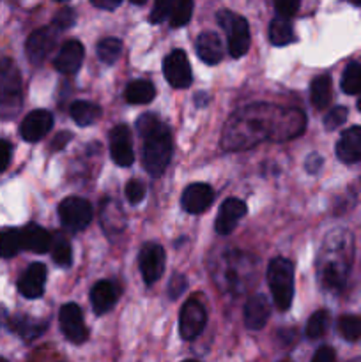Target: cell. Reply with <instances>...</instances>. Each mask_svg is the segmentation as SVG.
Wrapping results in <instances>:
<instances>
[{
  "mask_svg": "<svg viewBox=\"0 0 361 362\" xmlns=\"http://www.w3.org/2000/svg\"><path fill=\"white\" fill-rule=\"evenodd\" d=\"M283 108L253 105L234 113L223 129L222 145L229 151H243L262 140L278 141V126Z\"/></svg>",
  "mask_w": 361,
  "mask_h": 362,
  "instance_id": "1",
  "label": "cell"
},
{
  "mask_svg": "<svg viewBox=\"0 0 361 362\" xmlns=\"http://www.w3.org/2000/svg\"><path fill=\"white\" fill-rule=\"evenodd\" d=\"M144 168L151 173L152 177H159L168 166L170 158H172V133L165 124L152 131L149 136L144 138Z\"/></svg>",
  "mask_w": 361,
  "mask_h": 362,
  "instance_id": "2",
  "label": "cell"
},
{
  "mask_svg": "<svg viewBox=\"0 0 361 362\" xmlns=\"http://www.w3.org/2000/svg\"><path fill=\"white\" fill-rule=\"evenodd\" d=\"M268 283L275 306L287 311L294 299V265L287 258H275L269 262Z\"/></svg>",
  "mask_w": 361,
  "mask_h": 362,
  "instance_id": "3",
  "label": "cell"
},
{
  "mask_svg": "<svg viewBox=\"0 0 361 362\" xmlns=\"http://www.w3.org/2000/svg\"><path fill=\"white\" fill-rule=\"evenodd\" d=\"M21 110V76L13 60H0V117L14 119Z\"/></svg>",
  "mask_w": 361,
  "mask_h": 362,
  "instance_id": "4",
  "label": "cell"
},
{
  "mask_svg": "<svg viewBox=\"0 0 361 362\" xmlns=\"http://www.w3.org/2000/svg\"><path fill=\"white\" fill-rule=\"evenodd\" d=\"M218 23L219 27L225 28L227 32L230 55H232L234 59H239V57L246 55L251 42L250 27H248L246 18L230 13V11H219Z\"/></svg>",
  "mask_w": 361,
  "mask_h": 362,
  "instance_id": "5",
  "label": "cell"
},
{
  "mask_svg": "<svg viewBox=\"0 0 361 362\" xmlns=\"http://www.w3.org/2000/svg\"><path fill=\"white\" fill-rule=\"evenodd\" d=\"M92 211L91 202L80 197H69L66 200L60 202L59 205V218L64 228L71 230V232H80L85 230L92 221Z\"/></svg>",
  "mask_w": 361,
  "mask_h": 362,
  "instance_id": "6",
  "label": "cell"
},
{
  "mask_svg": "<svg viewBox=\"0 0 361 362\" xmlns=\"http://www.w3.org/2000/svg\"><path fill=\"white\" fill-rule=\"evenodd\" d=\"M207 322V311H205L204 304L197 299H190L183 304L179 315V332L180 338L190 341L195 339L205 327Z\"/></svg>",
  "mask_w": 361,
  "mask_h": 362,
  "instance_id": "7",
  "label": "cell"
},
{
  "mask_svg": "<svg viewBox=\"0 0 361 362\" xmlns=\"http://www.w3.org/2000/svg\"><path fill=\"white\" fill-rule=\"evenodd\" d=\"M163 74L173 88H188L193 81L190 60L183 49H173L163 60Z\"/></svg>",
  "mask_w": 361,
  "mask_h": 362,
  "instance_id": "8",
  "label": "cell"
},
{
  "mask_svg": "<svg viewBox=\"0 0 361 362\" xmlns=\"http://www.w3.org/2000/svg\"><path fill=\"white\" fill-rule=\"evenodd\" d=\"M59 322L60 329H62V334L66 336L71 343L81 345V343L87 341L88 331L87 327H85L84 315H81V310L78 304H64V306L60 308Z\"/></svg>",
  "mask_w": 361,
  "mask_h": 362,
  "instance_id": "9",
  "label": "cell"
},
{
  "mask_svg": "<svg viewBox=\"0 0 361 362\" xmlns=\"http://www.w3.org/2000/svg\"><path fill=\"white\" fill-rule=\"evenodd\" d=\"M138 264H140L144 281L147 285H152L161 278L163 271H165V250L159 244L147 243L138 255Z\"/></svg>",
  "mask_w": 361,
  "mask_h": 362,
  "instance_id": "10",
  "label": "cell"
},
{
  "mask_svg": "<svg viewBox=\"0 0 361 362\" xmlns=\"http://www.w3.org/2000/svg\"><path fill=\"white\" fill-rule=\"evenodd\" d=\"M55 45H57L55 28L52 27L38 28V30H34L30 35H28L27 45H25L28 60H30L34 66H39V64H42L46 59H48V55L53 52Z\"/></svg>",
  "mask_w": 361,
  "mask_h": 362,
  "instance_id": "11",
  "label": "cell"
},
{
  "mask_svg": "<svg viewBox=\"0 0 361 362\" xmlns=\"http://www.w3.org/2000/svg\"><path fill=\"white\" fill-rule=\"evenodd\" d=\"M110 154L115 165L131 166L134 161L133 144H131L130 127L119 124L110 131Z\"/></svg>",
  "mask_w": 361,
  "mask_h": 362,
  "instance_id": "12",
  "label": "cell"
},
{
  "mask_svg": "<svg viewBox=\"0 0 361 362\" xmlns=\"http://www.w3.org/2000/svg\"><path fill=\"white\" fill-rule=\"evenodd\" d=\"M53 127V115L46 110H34V112L28 113L23 119L20 127V134L25 141H34L42 140L46 134L50 133V129Z\"/></svg>",
  "mask_w": 361,
  "mask_h": 362,
  "instance_id": "13",
  "label": "cell"
},
{
  "mask_svg": "<svg viewBox=\"0 0 361 362\" xmlns=\"http://www.w3.org/2000/svg\"><path fill=\"white\" fill-rule=\"evenodd\" d=\"M212 200H214V191L209 184H190V186L184 189L183 198H180V204L183 209L190 214H202L204 211H207L211 207Z\"/></svg>",
  "mask_w": 361,
  "mask_h": 362,
  "instance_id": "14",
  "label": "cell"
},
{
  "mask_svg": "<svg viewBox=\"0 0 361 362\" xmlns=\"http://www.w3.org/2000/svg\"><path fill=\"white\" fill-rule=\"evenodd\" d=\"M85 57V48L80 41L76 39H71V41H66L60 48L59 55L53 60V66L59 73L62 74H74L84 64Z\"/></svg>",
  "mask_w": 361,
  "mask_h": 362,
  "instance_id": "15",
  "label": "cell"
},
{
  "mask_svg": "<svg viewBox=\"0 0 361 362\" xmlns=\"http://www.w3.org/2000/svg\"><path fill=\"white\" fill-rule=\"evenodd\" d=\"M246 214V204L237 198H227L225 202L219 207L218 216H216V232L219 235H227V233L234 232V228L237 226L241 218H244Z\"/></svg>",
  "mask_w": 361,
  "mask_h": 362,
  "instance_id": "16",
  "label": "cell"
},
{
  "mask_svg": "<svg viewBox=\"0 0 361 362\" xmlns=\"http://www.w3.org/2000/svg\"><path fill=\"white\" fill-rule=\"evenodd\" d=\"M46 285V267L42 264H32L27 271L21 274L18 281V290L27 299H38L45 293Z\"/></svg>",
  "mask_w": 361,
  "mask_h": 362,
  "instance_id": "17",
  "label": "cell"
},
{
  "mask_svg": "<svg viewBox=\"0 0 361 362\" xmlns=\"http://www.w3.org/2000/svg\"><path fill=\"white\" fill-rule=\"evenodd\" d=\"M336 156L343 163L361 161V126H353L345 129L336 144Z\"/></svg>",
  "mask_w": 361,
  "mask_h": 362,
  "instance_id": "18",
  "label": "cell"
},
{
  "mask_svg": "<svg viewBox=\"0 0 361 362\" xmlns=\"http://www.w3.org/2000/svg\"><path fill=\"white\" fill-rule=\"evenodd\" d=\"M195 48H197L202 62L209 64V66H214L223 59V42L214 32H202L197 37Z\"/></svg>",
  "mask_w": 361,
  "mask_h": 362,
  "instance_id": "19",
  "label": "cell"
},
{
  "mask_svg": "<svg viewBox=\"0 0 361 362\" xmlns=\"http://www.w3.org/2000/svg\"><path fill=\"white\" fill-rule=\"evenodd\" d=\"M269 320V303L265 299V296L262 293H257V296L250 297L244 306V324H246L248 329H253V331H258V329L264 327Z\"/></svg>",
  "mask_w": 361,
  "mask_h": 362,
  "instance_id": "20",
  "label": "cell"
},
{
  "mask_svg": "<svg viewBox=\"0 0 361 362\" xmlns=\"http://www.w3.org/2000/svg\"><path fill=\"white\" fill-rule=\"evenodd\" d=\"M117 303V288L108 279H101L91 290V304L96 315L108 313Z\"/></svg>",
  "mask_w": 361,
  "mask_h": 362,
  "instance_id": "21",
  "label": "cell"
},
{
  "mask_svg": "<svg viewBox=\"0 0 361 362\" xmlns=\"http://www.w3.org/2000/svg\"><path fill=\"white\" fill-rule=\"evenodd\" d=\"M20 233L23 250L34 251V253H46L52 247V235L42 226L30 223L23 230H20Z\"/></svg>",
  "mask_w": 361,
  "mask_h": 362,
  "instance_id": "22",
  "label": "cell"
},
{
  "mask_svg": "<svg viewBox=\"0 0 361 362\" xmlns=\"http://www.w3.org/2000/svg\"><path fill=\"white\" fill-rule=\"evenodd\" d=\"M156 87L147 80H134L126 87L124 98L130 105H147L154 99Z\"/></svg>",
  "mask_w": 361,
  "mask_h": 362,
  "instance_id": "23",
  "label": "cell"
},
{
  "mask_svg": "<svg viewBox=\"0 0 361 362\" xmlns=\"http://www.w3.org/2000/svg\"><path fill=\"white\" fill-rule=\"evenodd\" d=\"M11 331L16 332L18 336H21L27 341H32L38 336H41L45 332L46 324L41 320H35V318L30 317H14L13 320L9 322Z\"/></svg>",
  "mask_w": 361,
  "mask_h": 362,
  "instance_id": "24",
  "label": "cell"
},
{
  "mask_svg": "<svg viewBox=\"0 0 361 362\" xmlns=\"http://www.w3.org/2000/svg\"><path fill=\"white\" fill-rule=\"evenodd\" d=\"M101 223L106 233H119L124 228V219L120 207L113 200H106L101 207Z\"/></svg>",
  "mask_w": 361,
  "mask_h": 362,
  "instance_id": "25",
  "label": "cell"
},
{
  "mask_svg": "<svg viewBox=\"0 0 361 362\" xmlns=\"http://www.w3.org/2000/svg\"><path fill=\"white\" fill-rule=\"evenodd\" d=\"M69 112L78 126H91L101 117V108L91 101H74Z\"/></svg>",
  "mask_w": 361,
  "mask_h": 362,
  "instance_id": "26",
  "label": "cell"
},
{
  "mask_svg": "<svg viewBox=\"0 0 361 362\" xmlns=\"http://www.w3.org/2000/svg\"><path fill=\"white\" fill-rule=\"evenodd\" d=\"M311 105L317 110H324L331 101V78L328 74H321L311 81L310 87Z\"/></svg>",
  "mask_w": 361,
  "mask_h": 362,
  "instance_id": "27",
  "label": "cell"
},
{
  "mask_svg": "<svg viewBox=\"0 0 361 362\" xmlns=\"http://www.w3.org/2000/svg\"><path fill=\"white\" fill-rule=\"evenodd\" d=\"M52 257L53 262L60 267H69L73 262V251H71V243L66 233L55 232L52 237Z\"/></svg>",
  "mask_w": 361,
  "mask_h": 362,
  "instance_id": "28",
  "label": "cell"
},
{
  "mask_svg": "<svg viewBox=\"0 0 361 362\" xmlns=\"http://www.w3.org/2000/svg\"><path fill=\"white\" fill-rule=\"evenodd\" d=\"M294 39V28L292 23L285 18H278L269 23V41L275 46H287L290 45Z\"/></svg>",
  "mask_w": 361,
  "mask_h": 362,
  "instance_id": "29",
  "label": "cell"
},
{
  "mask_svg": "<svg viewBox=\"0 0 361 362\" xmlns=\"http://www.w3.org/2000/svg\"><path fill=\"white\" fill-rule=\"evenodd\" d=\"M20 250H23L20 230H0V258L14 257Z\"/></svg>",
  "mask_w": 361,
  "mask_h": 362,
  "instance_id": "30",
  "label": "cell"
},
{
  "mask_svg": "<svg viewBox=\"0 0 361 362\" xmlns=\"http://www.w3.org/2000/svg\"><path fill=\"white\" fill-rule=\"evenodd\" d=\"M342 90L345 94H360L361 92V64L353 62L345 67L342 74Z\"/></svg>",
  "mask_w": 361,
  "mask_h": 362,
  "instance_id": "31",
  "label": "cell"
},
{
  "mask_svg": "<svg viewBox=\"0 0 361 362\" xmlns=\"http://www.w3.org/2000/svg\"><path fill=\"white\" fill-rule=\"evenodd\" d=\"M120 53H122V42L117 37H106L98 45V57L105 64L117 62Z\"/></svg>",
  "mask_w": 361,
  "mask_h": 362,
  "instance_id": "32",
  "label": "cell"
},
{
  "mask_svg": "<svg viewBox=\"0 0 361 362\" xmlns=\"http://www.w3.org/2000/svg\"><path fill=\"white\" fill-rule=\"evenodd\" d=\"M328 325H329V313L326 310H319L308 318L306 322V336L310 339H317L321 338L322 334H326L328 331Z\"/></svg>",
  "mask_w": 361,
  "mask_h": 362,
  "instance_id": "33",
  "label": "cell"
},
{
  "mask_svg": "<svg viewBox=\"0 0 361 362\" xmlns=\"http://www.w3.org/2000/svg\"><path fill=\"white\" fill-rule=\"evenodd\" d=\"M338 331L347 341H356L361 338V317L357 315H343L338 320Z\"/></svg>",
  "mask_w": 361,
  "mask_h": 362,
  "instance_id": "34",
  "label": "cell"
},
{
  "mask_svg": "<svg viewBox=\"0 0 361 362\" xmlns=\"http://www.w3.org/2000/svg\"><path fill=\"white\" fill-rule=\"evenodd\" d=\"M191 13H193V2L191 0H180L173 4L172 14H170V25L172 27H183L190 21Z\"/></svg>",
  "mask_w": 361,
  "mask_h": 362,
  "instance_id": "35",
  "label": "cell"
},
{
  "mask_svg": "<svg viewBox=\"0 0 361 362\" xmlns=\"http://www.w3.org/2000/svg\"><path fill=\"white\" fill-rule=\"evenodd\" d=\"M173 4L176 2H172V0H158V2L152 6L149 21H151V23H161V21H165L166 18H170V14H172Z\"/></svg>",
  "mask_w": 361,
  "mask_h": 362,
  "instance_id": "36",
  "label": "cell"
},
{
  "mask_svg": "<svg viewBox=\"0 0 361 362\" xmlns=\"http://www.w3.org/2000/svg\"><path fill=\"white\" fill-rule=\"evenodd\" d=\"M161 124L163 122L154 115V113H144V115H140L137 119V129H138V133L145 138V136H149L152 131L158 129Z\"/></svg>",
  "mask_w": 361,
  "mask_h": 362,
  "instance_id": "37",
  "label": "cell"
},
{
  "mask_svg": "<svg viewBox=\"0 0 361 362\" xmlns=\"http://www.w3.org/2000/svg\"><path fill=\"white\" fill-rule=\"evenodd\" d=\"M347 120V108L345 106H335L333 110H329V113H326L324 117V126L328 131L336 129V127L342 126Z\"/></svg>",
  "mask_w": 361,
  "mask_h": 362,
  "instance_id": "38",
  "label": "cell"
},
{
  "mask_svg": "<svg viewBox=\"0 0 361 362\" xmlns=\"http://www.w3.org/2000/svg\"><path fill=\"white\" fill-rule=\"evenodd\" d=\"M126 198L131 205H138L145 198V186L144 182L137 179H131L126 184Z\"/></svg>",
  "mask_w": 361,
  "mask_h": 362,
  "instance_id": "39",
  "label": "cell"
},
{
  "mask_svg": "<svg viewBox=\"0 0 361 362\" xmlns=\"http://www.w3.org/2000/svg\"><path fill=\"white\" fill-rule=\"evenodd\" d=\"M73 23H74V11L71 9V7H64V9H60L59 13H57V16L53 18V28H57V30L60 32L69 28Z\"/></svg>",
  "mask_w": 361,
  "mask_h": 362,
  "instance_id": "40",
  "label": "cell"
},
{
  "mask_svg": "<svg viewBox=\"0 0 361 362\" xmlns=\"http://www.w3.org/2000/svg\"><path fill=\"white\" fill-rule=\"evenodd\" d=\"M297 9H299V2L297 0H282V2L275 4V11L278 14V18H285V20L292 18L297 13Z\"/></svg>",
  "mask_w": 361,
  "mask_h": 362,
  "instance_id": "41",
  "label": "cell"
},
{
  "mask_svg": "<svg viewBox=\"0 0 361 362\" xmlns=\"http://www.w3.org/2000/svg\"><path fill=\"white\" fill-rule=\"evenodd\" d=\"M184 290H186V278H184L183 274H173L168 283L170 299H177V297H180V293H183Z\"/></svg>",
  "mask_w": 361,
  "mask_h": 362,
  "instance_id": "42",
  "label": "cell"
},
{
  "mask_svg": "<svg viewBox=\"0 0 361 362\" xmlns=\"http://www.w3.org/2000/svg\"><path fill=\"white\" fill-rule=\"evenodd\" d=\"M311 362H336V354L331 346H321V349L315 352Z\"/></svg>",
  "mask_w": 361,
  "mask_h": 362,
  "instance_id": "43",
  "label": "cell"
},
{
  "mask_svg": "<svg viewBox=\"0 0 361 362\" xmlns=\"http://www.w3.org/2000/svg\"><path fill=\"white\" fill-rule=\"evenodd\" d=\"M9 161H11V145L7 144V141L0 140V172H4V170L9 166Z\"/></svg>",
  "mask_w": 361,
  "mask_h": 362,
  "instance_id": "44",
  "label": "cell"
},
{
  "mask_svg": "<svg viewBox=\"0 0 361 362\" xmlns=\"http://www.w3.org/2000/svg\"><path fill=\"white\" fill-rule=\"evenodd\" d=\"M71 138H73V134L67 133V131H64V133H59L55 136V140H53L52 148H53V151H60V148H64L67 144H69Z\"/></svg>",
  "mask_w": 361,
  "mask_h": 362,
  "instance_id": "45",
  "label": "cell"
},
{
  "mask_svg": "<svg viewBox=\"0 0 361 362\" xmlns=\"http://www.w3.org/2000/svg\"><path fill=\"white\" fill-rule=\"evenodd\" d=\"M92 6L98 7V9L113 11L120 6V0H92Z\"/></svg>",
  "mask_w": 361,
  "mask_h": 362,
  "instance_id": "46",
  "label": "cell"
},
{
  "mask_svg": "<svg viewBox=\"0 0 361 362\" xmlns=\"http://www.w3.org/2000/svg\"><path fill=\"white\" fill-rule=\"evenodd\" d=\"M322 166V158L319 154H311V156H308V159H306V170L310 173H315L317 172L319 168H321Z\"/></svg>",
  "mask_w": 361,
  "mask_h": 362,
  "instance_id": "47",
  "label": "cell"
},
{
  "mask_svg": "<svg viewBox=\"0 0 361 362\" xmlns=\"http://www.w3.org/2000/svg\"><path fill=\"white\" fill-rule=\"evenodd\" d=\"M357 110H360V112H361V98L357 99Z\"/></svg>",
  "mask_w": 361,
  "mask_h": 362,
  "instance_id": "48",
  "label": "cell"
},
{
  "mask_svg": "<svg viewBox=\"0 0 361 362\" xmlns=\"http://www.w3.org/2000/svg\"><path fill=\"white\" fill-rule=\"evenodd\" d=\"M349 362H361V359H353V361H349Z\"/></svg>",
  "mask_w": 361,
  "mask_h": 362,
  "instance_id": "49",
  "label": "cell"
},
{
  "mask_svg": "<svg viewBox=\"0 0 361 362\" xmlns=\"http://www.w3.org/2000/svg\"><path fill=\"white\" fill-rule=\"evenodd\" d=\"M183 362H198V361H193V359H190V361H183Z\"/></svg>",
  "mask_w": 361,
  "mask_h": 362,
  "instance_id": "50",
  "label": "cell"
},
{
  "mask_svg": "<svg viewBox=\"0 0 361 362\" xmlns=\"http://www.w3.org/2000/svg\"><path fill=\"white\" fill-rule=\"evenodd\" d=\"M0 362H7L6 359H4V357H0Z\"/></svg>",
  "mask_w": 361,
  "mask_h": 362,
  "instance_id": "51",
  "label": "cell"
},
{
  "mask_svg": "<svg viewBox=\"0 0 361 362\" xmlns=\"http://www.w3.org/2000/svg\"><path fill=\"white\" fill-rule=\"evenodd\" d=\"M283 362H290V361H283Z\"/></svg>",
  "mask_w": 361,
  "mask_h": 362,
  "instance_id": "52",
  "label": "cell"
}]
</instances>
